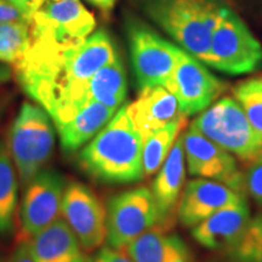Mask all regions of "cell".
Listing matches in <instances>:
<instances>
[{
    "label": "cell",
    "instance_id": "cell-15",
    "mask_svg": "<svg viewBox=\"0 0 262 262\" xmlns=\"http://www.w3.org/2000/svg\"><path fill=\"white\" fill-rule=\"evenodd\" d=\"M247 201L227 206L192 227L191 234L203 248L225 251L237 243L250 221Z\"/></svg>",
    "mask_w": 262,
    "mask_h": 262
},
{
    "label": "cell",
    "instance_id": "cell-24",
    "mask_svg": "<svg viewBox=\"0 0 262 262\" xmlns=\"http://www.w3.org/2000/svg\"><path fill=\"white\" fill-rule=\"evenodd\" d=\"M220 253L219 262H262V212L250 219L244 234L233 247Z\"/></svg>",
    "mask_w": 262,
    "mask_h": 262
},
{
    "label": "cell",
    "instance_id": "cell-36",
    "mask_svg": "<svg viewBox=\"0 0 262 262\" xmlns=\"http://www.w3.org/2000/svg\"><path fill=\"white\" fill-rule=\"evenodd\" d=\"M0 113H2V107H0Z\"/></svg>",
    "mask_w": 262,
    "mask_h": 262
},
{
    "label": "cell",
    "instance_id": "cell-6",
    "mask_svg": "<svg viewBox=\"0 0 262 262\" xmlns=\"http://www.w3.org/2000/svg\"><path fill=\"white\" fill-rule=\"evenodd\" d=\"M221 148L249 164L262 157V139L235 98L222 97L192 123Z\"/></svg>",
    "mask_w": 262,
    "mask_h": 262
},
{
    "label": "cell",
    "instance_id": "cell-9",
    "mask_svg": "<svg viewBox=\"0 0 262 262\" xmlns=\"http://www.w3.org/2000/svg\"><path fill=\"white\" fill-rule=\"evenodd\" d=\"M107 243L126 248L158 225V210L152 191L133 188L113 195L107 204Z\"/></svg>",
    "mask_w": 262,
    "mask_h": 262
},
{
    "label": "cell",
    "instance_id": "cell-5",
    "mask_svg": "<svg viewBox=\"0 0 262 262\" xmlns=\"http://www.w3.org/2000/svg\"><path fill=\"white\" fill-rule=\"evenodd\" d=\"M39 104L25 102L10 127L8 148L22 187L45 169L55 148V127Z\"/></svg>",
    "mask_w": 262,
    "mask_h": 262
},
{
    "label": "cell",
    "instance_id": "cell-16",
    "mask_svg": "<svg viewBox=\"0 0 262 262\" xmlns=\"http://www.w3.org/2000/svg\"><path fill=\"white\" fill-rule=\"evenodd\" d=\"M185 160L186 156L181 134L176 139L160 169L157 171V176L150 188L158 210V226L162 228L170 224L172 212L178 206L180 196L182 194L186 180Z\"/></svg>",
    "mask_w": 262,
    "mask_h": 262
},
{
    "label": "cell",
    "instance_id": "cell-28",
    "mask_svg": "<svg viewBox=\"0 0 262 262\" xmlns=\"http://www.w3.org/2000/svg\"><path fill=\"white\" fill-rule=\"evenodd\" d=\"M86 262H134L126 248H113L111 245L101 247Z\"/></svg>",
    "mask_w": 262,
    "mask_h": 262
},
{
    "label": "cell",
    "instance_id": "cell-10",
    "mask_svg": "<svg viewBox=\"0 0 262 262\" xmlns=\"http://www.w3.org/2000/svg\"><path fill=\"white\" fill-rule=\"evenodd\" d=\"M226 86L224 81L205 67V63L185 50H181L175 70L166 84V89L178 100L180 112L186 117L202 113L210 107Z\"/></svg>",
    "mask_w": 262,
    "mask_h": 262
},
{
    "label": "cell",
    "instance_id": "cell-26",
    "mask_svg": "<svg viewBox=\"0 0 262 262\" xmlns=\"http://www.w3.org/2000/svg\"><path fill=\"white\" fill-rule=\"evenodd\" d=\"M234 98L243 107L249 122L262 139V88L260 79H250L233 89Z\"/></svg>",
    "mask_w": 262,
    "mask_h": 262
},
{
    "label": "cell",
    "instance_id": "cell-13",
    "mask_svg": "<svg viewBox=\"0 0 262 262\" xmlns=\"http://www.w3.org/2000/svg\"><path fill=\"white\" fill-rule=\"evenodd\" d=\"M188 171L192 176L225 183L245 195L244 176L239 171L234 156L203 135L191 124L182 133Z\"/></svg>",
    "mask_w": 262,
    "mask_h": 262
},
{
    "label": "cell",
    "instance_id": "cell-19",
    "mask_svg": "<svg viewBox=\"0 0 262 262\" xmlns=\"http://www.w3.org/2000/svg\"><path fill=\"white\" fill-rule=\"evenodd\" d=\"M126 250L134 262H196L180 235L157 226L127 245Z\"/></svg>",
    "mask_w": 262,
    "mask_h": 262
},
{
    "label": "cell",
    "instance_id": "cell-3",
    "mask_svg": "<svg viewBox=\"0 0 262 262\" xmlns=\"http://www.w3.org/2000/svg\"><path fill=\"white\" fill-rule=\"evenodd\" d=\"M182 50L206 64L222 0H130Z\"/></svg>",
    "mask_w": 262,
    "mask_h": 262
},
{
    "label": "cell",
    "instance_id": "cell-32",
    "mask_svg": "<svg viewBox=\"0 0 262 262\" xmlns=\"http://www.w3.org/2000/svg\"><path fill=\"white\" fill-rule=\"evenodd\" d=\"M12 77V71L10 70L8 66L0 64V85L8 83Z\"/></svg>",
    "mask_w": 262,
    "mask_h": 262
},
{
    "label": "cell",
    "instance_id": "cell-27",
    "mask_svg": "<svg viewBox=\"0 0 262 262\" xmlns=\"http://www.w3.org/2000/svg\"><path fill=\"white\" fill-rule=\"evenodd\" d=\"M247 165V170L243 173L245 194H250L251 198L262 206V157Z\"/></svg>",
    "mask_w": 262,
    "mask_h": 262
},
{
    "label": "cell",
    "instance_id": "cell-35",
    "mask_svg": "<svg viewBox=\"0 0 262 262\" xmlns=\"http://www.w3.org/2000/svg\"><path fill=\"white\" fill-rule=\"evenodd\" d=\"M260 85H261V88H262V79H260Z\"/></svg>",
    "mask_w": 262,
    "mask_h": 262
},
{
    "label": "cell",
    "instance_id": "cell-22",
    "mask_svg": "<svg viewBox=\"0 0 262 262\" xmlns=\"http://www.w3.org/2000/svg\"><path fill=\"white\" fill-rule=\"evenodd\" d=\"M17 171L10 156L8 145L0 140V235L6 237L15 227L17 206Z\"/></svg>",
    "mask_w": 262,
    "mask_h": 262
},
{
    "label": "cell",
    "instance_id": "cell-34",
    "mask_svg": "<svg viewBox=\"0 0 262 262\" xmlns=\"http://www.w3.org/2000/svg\"><path fill=\"white\" fill-rule=\"evenodd\" d=\"M0 262H4V258H3L2 256H0Z\"/></svg>",
    "mask_w": 262,
    "mask_h": 262
},
{
    "label": "cell",
    "instance_id": "cell-14",
    "mask_svg": "<svg viewBox=\"0 0 262 262\" xmlns=\"http://www.w3.org/2000/svg\"><path fill=\"white\" fill-rule=\"evenodd\" d=\"M245 201V195L225 183L208 179L192 180L180 196L179 220L185 227H194L215 212Z\"/></svg>",
    "mask_w": 262,
    "mask_h": 262
},
{
    "label": "cell",
    "instance_id": "cell-7",
    "mask_svg": "<svg viewBox=\"0 0 262 262\" xmlns=\"http://www.w3.org/2000/svg\"><path fill=\"white\" fill-rule=\"evenodd\" d=\"M262 45L243 19L224 6L212 31L206 66L226 74L241 75L258 70Z\"/></svg>",
    "mask_w": 262,
    "mask_h": 262
},
{
    "label": "cell",
    "instance_id": "cell-2",
    "mask_svg": "<svg viewBox=\"0 0 262 262\" xmlns=\"http://www.w3.org/2000/svg\"><path fill=\"white\" fill-rule=\"evenodd\" d=\"M143 137L120 107L112 119L79 152L88 175L106 183H133L143 178Z\"/></svg>",
    "mask_w": 262,
    "mask_h": 262
},
{
    "label": "cell",
    "instance_id": "cell-23",
    "mask_svg": "<svg viewBox=\"0 0 262 262\" xmlns=\"http://www.w3.org/2000/svg\"><path fill=\"white\" fill-rule=\"evenodd\" d=\"M187 125V117L181 116L162 129L143 139L142 168L143 178L156 173L171 150L181 131Z\"/></svg>",
    "mask_w": 262,
    "mask_h": 262
},
{
    "label": "cell",
    "instance_id": "cell-25",
    "mask_svg": "<svg viewBox=\"0 0 262 262\" xmlns=\"http://www.w3.org/2000/svg\"><path fill=\"white\" fill-rule=\"evenodd\" d=\"M31 44L27 19L0 22V62L16 64Z\"/></svg>",
    "mask_w": 262,
    "mask_h": 262
},
{
    "label": "cell",
    "instance_id": "cell-17",
    "mask_svg": "<svg viewBox=\"0 0 262 262\" xmlns=\"http://www.w3.org/2000/svg\"><path fill=\"white\" fill-rule=\"evenodd\" d=\"M125 108L131 123L143 139L183 116L176 97L164 86L141 90L137 100L125 104Z\"/></svg>",
    "mask_w": 262,
    "mask_h": 262
},
{
    "label": "cell",
    "instance_id": "cell-20",
    "mask_svg": "<svg viewBox=\"0 0 262 262\" xmlns=\"http://www.w3.org/2000/svg\"><path fill=\"white\" fill-rule=\"evenodd\" d=\"M34 262H86L84 249L64 220L58 219L31 239Z\"/></svg>",
    "mask_w": 262,
    "mask_h": 262
},
{
    "label": "cell",
    "instance_id": "cell-11",
    "mask_svg": "<svg viewBox=\"0 0 262 262\" xmlns=\"http://www.w3.org/2000/svg\"><path fill=\"white\" fill-rule=\"evenodd\" d=\"M19 222V241H31L55 221L62 210L66 181L60 172L42 169L26 186Z\"/></svg>",
    "mask_w": 262,
    "mask_h": 262
},
{
    "label": "cell",
    "instance_id": "cell-33",
    "mask_svg": "<svg viewBox=\"0 0 262 262\" xmlns=\"http://www.w3.org/2000/svg\"><path fill=\"white\" fill-rule=\"evenodd\" d=\"M10 2L14 4L16 8H17L19 11L22 12L27 18V14H28V8L29 4H31V0H10Z\"/></svg>",
    "mask_w": 262,
    "mask_h": 262
},
{
    "label": "cell",
    "instance_id": "cell-1",
    "mask_svg": "<svg viewBox=\"0 0 262 262\" xmlns=\"http://www.w3.org/2000/svg\"><path fill=\"white\" fill-rule=\"evenodd\" d=\"M118 56L110 33L100 29L80 44L70 48L29 44L15 64V71L26 94L44 108L56 124L89 103L86 98L89 80Z\"/></svg>",
    "mask_w": 262,
    "mask_h": 262
},
{
    "label": "cell",
    "instance_id": "cell-31",
    "mask_svg": "<svg viewBox=\"0 0 262 262\" xmlns=\"http://www.w3.org/2000/svg\"><path fill=\"white\" fill-rule=\"evenodd\" d=\"M85 2L100 10L103 15H108L112 12L117 0H85Z\"/></svg>",
    "mask_w": 262,
    "mask_h": 262
},
{
    "label": "cell",
    "instance_id": "cell-8",
    "mask_svg": "<svg viewBox=\"0 0 262 262\" xmlns=\"http://www.w3.org/2000/svg\"><path fill=\"white\" fill-rule=\"evenodd\" d=\"M126 34L139 91L166 88L182 49L134 16L126 18Z\"/></svg>",
    "mask_w": 262,
    "mask_h": 262
},
{
    "label": "cell",
    "instance_id": "cell-12",
    "mask_svg": "<svg viewBox=\"0 0 262 262\" xmlns=\"http://www.w3.org/2000/svg\"><path fill=\"white\" fill-rule=\"evenodd\" d=\"M61 214L84 249L94 251L107 238V210L97 195L83 183L66 185Z\"/></svg>",
    "mask_w": 262,
    "mask_h": 262
},
{
    "label": "cell",
    "instance_id": "cell-4",
    "mask_svg": "<svg viewBox=\"0 0 262 262\" xmlns=\"http://www.w3.org/2000/svg\"><path fill=\"white\" fill-rule=\"evenodd\" d=\"M27 21L31 44L54 49L80 44L96 27L80 0H31Z\"/></svg>",
    "mask_w": 262,
    "mask_h": 262
},
{
    "label": "cell",
    "instance_id": "cell-18",
    "mask_svg": "<svg viewBox=\"0 0 262 262\" xmlns=\"http://www.w3.org/2000/svg\"><path fill=\"white\" fill-rule=\"evenodd\" d=\"M116 112L102 103L91 101L67 119L55 124L62 149L73 153L83 148L112 119Z\"/></svg>",
    "mask_w": 262,
    "mask_h": 262
},
{
    "label": "cell",
    "instance_id": "cell-30",
    "mask_svg": "<svg viewBox=\"0 0 262 262\" xmlns=\"http://www.w3.org/2000/svg\"><path fill=\"white\" fill-rule=\"evenodd\" d=\"M8 262H34L31 241H18Z\"/></svg>",
    "mask_w": 262,
    "mask_h": 262
},
{
    "label": "cell",
    "instance_id": "cell-21",
    "mask_svg": "<svg viewBox=\"0 0 262 262\" xmlns=\"http://www.w3.org/2000/svg\"><path fill=\"white\" fill-rule=\"evenodd\" d=\"M126 93L125 68L120 56L96 72L86 86V98L89 102H100L114 111H118L125 101Z\"/></svg>",
    "mask_w": 262,
    "mask_h": 262
},
{
    "label": "cell",
    "instance_id": "cell-29",
    "mask_svg": "<svg viewBox=\"0 0 262 262\" xmlns=\"http://www.w3.org/2000/svg\"><path fill=\"white\" fill-rule=\"evenodd\" d=\"M27 19L10 0H0V22H11Z\"/></svg>",
    "mask_w": 262,
    "mask_h": 262
}]
</instances>
